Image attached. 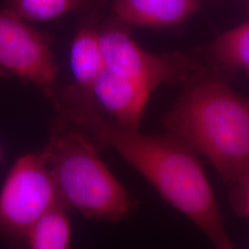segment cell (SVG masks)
I'll return each instance as SVG.
<instances>
[{
    "mask_svg": "<svg viewBox=\"0 0 249 249\" xmlns=\"http://www.w3.org/2000/svg\"><path fill=\"white\" fill-rule=\"evenodd\" d=\"M71 118L111 147L139 171L169 204L203 231L215 249H237L196 152L172 134L144 135L109 122L90 110L70 112Z\"/></svg>",
    "mask_w": 249,
    "mask_h": 249,
    "instance_id": "cell-1",
    "label": "cell"
},
{
    "mask_svg": "<svg viewBox=\"0 0 249 249\" xmlns=\"http://www.w3.org/2000/svg\"><path fill=\"white\" fill-rule=\"evenodd\" d=\"M164 125L205 156L228 186L249 171V101L222 81L189 89Z\"/></svg>",
    "mask_w": 249,
    "mask_h": 249,
    "instance_id": "cell-2",
    "label": "cell"
},
{
    "mask_svg": "<svg viewBox=\"0 0 249 249\" xmlns=\"http://www.w3.org/2000/svg\"><path fill=\"white\" fill-rule=\"evenodd\" d=\"M116 18L100 31L104 71L90 92L116 124L139 130L151 92L162 83L185 78L192 70L179 54H154L138 45Z\"/></svg>",
    "mask_w": 249,
    "mask_h": 249,
    "instance_id": "cell-3",
    "label": "cell"
},
{
    "mask_svg": "<svg viewBox=\"0 0 249 249\" xmlns=\"http://www.w3.org/2000/svg\"><path fill=\"white\" fill-rule=\"evenodd\" d=\"M43 155L60 199L86 219L116 223L128 218L137 202L99 156L88 134L57 124Z\"/></svg>",
    "mask_w": 249,
    "mask_h": 249,
    "instance_id": "cell-4",
    "label": "cell"
},
{
    "mask_svg": "<svg viewBox=\"0 0 249 249\" xmlns=\"http://www.w3.org/2000/svg\"><path fill=\"white\" fill-rule=\"evenodd\" d=\"M60 202L43 153L25 154L9 170L0 191V231L25 238L31 227Z\"/></svg>",
    "mask_w": 249,
    "mask_h": 249,
    "instance_id": "cell-5",
    "label": "cell"
},
{
    "mask_svg": "<svg viewBox=\"0 0 249 249\" xmlns=\"http://www.w3.org/2000/svg\"><path fill=\"white\" fill-rule=\"evenodd\" d=\"M0 70L48 92L58 73L49 38L5 8L0 9Z\"/></svg>",
    "mask_w": 249,
    "mask_h": 249,
    "instance_id": "cell-6",
    "label": "cell"
},
{
    "mask_svg": "<svg viewBox=\"0 0 249 249\" xmlns=\"http://www.w3.org/2000/svg\"><path fill=\"white\" fill-rule=\"evenodd\" d=\"M203 0H115L113 11L124 25L165 28L194 15Z\"/></svg>",
    "mask_w": 249,
    "mask_h": 249,
    "instance_id": "cell-7",
    "label": "cell"
},
{
    "mask_svg": "<svg viewBox=\"0 0 249 249\" xmlns=\"http://www.w3.org/2000/svg\"><path fill=\"white\" fill-rule=\"evenodd\" d=\"M70 61L74 80L90 92L106 64L101 33L94 23L86 22L79 28L72 41Z\"/></svg>",
    "mask_w": 249,
    "mask_h": 249,
    "instance_id": "cell-8",
    "label": "cell"
},
{
    "mask_svg": "<svg viewBox=\"0 0 249 249\" xmlns=\"http://www.w3.org/2000/svg\"><path fill=\"white\" fill-rule=\"evenodd\" d=\"M105 0H4L5 9L27 22H43L74 11H94Z\"/></svg>",
    "mask_w": 249,
    "mask_h": 249,
    "instance_id": "cell-9",
    "label": "cell"
},
{
    "mask_svg": "<svg viewBox=\"0 0 249 249\" xmlns=\"http://www.w3.org/2000/svg\"><path fill=\"white\" fill-rule=\"evenodd\" d=\"M62 202L44 214L25 235L29 249H71V227Z\"/></svg>",
    "mask_w": 249,
    "mask_h": 249,
    "instance_id": "cell-10",
    "label": "cell"
},
{
    "mask_svg": "<svg viewBox=\"0 0 249 249\" xmlns=\"http://www.w3.org/2000/svg\"><path fill=\"white\" fill-rule=\"evenodd\" d=\"M212 53L219 62L249 71V20L218 36Z\"/></svg>",
    "mask_w": 249,
    "mask_h": 249,
    "instance_id": "cell-11",
    "label": "cell"
},
{
    "mask_svg": "<svg viewBox=\"0 0 249 249\" xmlns=\"http://www.w3.org/2000/svg\"><path fill=\"white\" fill-rule=\"evenodd\" d=\"M228 187V199L231 210L240 217H249V171Z\"/></svg>",
    "mask_w": 249,
    "mask_h": 249,
    "instance_id": "cell-12",
    "label": "cell"
},
{
    "mask_svg": "<svg viewBox=\"0 0 249 249\" xmlns=\"http://www.w3.org/2000/svg\"><path fill=\"white\" fill-rule=\"evenodd\" d=\"M2 157H3V151H2V148L0 146V160L2 159Z\"/></svg>",
    "mask_w": 249,
    "mask_h": 249,
    "instance_id": "cell-13",
    "label": "cell"
}]
</instances>
